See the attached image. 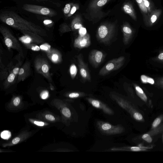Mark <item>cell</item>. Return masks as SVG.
<instances>
[{"label":"cell","mask_w":163,"mask_h":163,"mask_svg":"<svg viewBox=\"0 0 163 163\" xmlns=\"http://www.w3.org/2000/svg\"><path fill=\"white\" fill-rule=\"evenodd\" d=\"M0 20L5 24L22 31L32 32L41 36H46V30L33 23L26 21L11 11H3L0 14Z\"/></svg>","instance_id":"obj_1"},{"label":"cell","mask_w":163,"mask_h":163,"mask_svg":"<svg viewBox=\"0 0 163 163\" xmlns=\"http://www.w3.org/2000/svg\"><path fill=\"white\" fill-rule=\"evenodd\" d=\"M0 32L3 36L6 46L9 50L14 49L20 53L21 55L23 56L22 49L18 40L14 36L10 30L5 26H0Z\"/></svg>","instance_id":"obj_2"},{"label":"cell","mask_w":163,"mask_h":163,"mask_svg":"<svg viewBox=\"0 0 163 163\" xmlns=\"http://www.w3.org/2000/svg\"><path fill=\"white\" fill-rule=\"evenodd\" d=\"M22 9L30 13L50 17L55 16L58 14L53 10L36 5L25 4L23 6Z\"/></svg>","instance_id":"obj_3"},{"label":"cell","mask_w":163,"mask_h":163,"mask_svg":"<svg viewBox=\"0 0 163 163\" xmlns=\"http://www.w3.org/2000/svg\"><path fill=\"white\" fill-rule=\"evenodd\" d=\"M125 61V58L123 56L111 60L100 70L99 75L105 76L111 72L119 69L123 66Z\"/></svg>","instance_id":"obj_4"},{"label":"cell","mask_w":163,"mask_h":163,"mask_svg":"<svg viewBox=\"0 0 163 163\" xmlns=\"http://www.w3.org/2000/svg\"><path fill=\"white\" fill-rule=\"evenodd\" d=\"M34 65L38 73L42 75L49 81H52L50 73V66L47 60L42 58H36L34 62Z\"/></svg>","instance_id":"obj_5"},{"label":"cell","mask_w":163,"mask_h":163,"mask_svg":"<svg viewBox=\"0 0 163 163\" xmlns=\"http://www.w3.org/2000/svg\"><path fill=\"white\" fill-rule=\"evenodd\" d=\"M97 125L102 132L108 135L120 134L124 131V128L121 126H114L102 121H98Z\"/></svg>","instance_id":"obj_6"},{"label":"cell","mask_w":163,"mask_h":163,"mask_svg":"<svg viewBox=\"0 0 163 163\" xmlns=\"http://www.w3.org/2000/svg\"><path fill=\"white\" fill-rule=\"evenodd\" d=\"M23 36L19 38V39L24 43L39 44L43 43L44 40L41 36L38 34L28 31H22Z\"/></svg>","instance_id":"obj_7"},{"label":"cell","mask_w":163,"mask_h":163,"mask_svg":"<svg viewBox=\"0 0 163 163\" xmlns=\"http://www.w3.org/2000/svg\"><path fill=\"white\" fill-rule=\"evenodd\" d=\"M80 74L83 80L85 81L91 82V77L88 65L85 63L83 55L80 53L77 56Z\"/></svg>","instance_id":"obj_8"},{"label":"cell","mask_w":163,"mask_h":163,"mask_svg":"<svg viewBox=\"0 0 163 163\" xmlns=\"http://www.w3.org/2000/svg\"><path fill=\"white\" fill-rule=\"evenodd\" d=\"M105 56L103 52L98 50H94L91 51L89 56L90 63L93 67L97 68L103 61Z\"/></svg>","instance_id":"obj_9"},{"label":"cell","mask_w":163,"mask_h":163,"mask_svg":"<svg viewBox=\"0 0 163 163\" xmlns=\"http://www.w3.org/2000/svg\"><path fill=\"white\" fill-rule=\"evenodd\" d=\"M31 73V64L26 62L21 67L18 75L17 83L23 81Z\"/></svg>","instance_id":"obj_10"},{"label":"cell","mask_w":163,"mask_h":163,"mask_svg":"<svg viewBox=\"0 0 163 163\" xmlns=\"http://www.w3.org/2000/svg\"><path fill=\"white\" fill-rule=\"evenodd\" d=\"M91 41L89 36L86 35L84 36H80L76 39L74 42V47L75 48L81 49L88 48L90 46Z\"/></svg>","instance_id":"obj_11"},{"label":"cell","mask_w":163,"mask_h":163,"mask_svg":"<svg viewBox=\"0 0 163 163\" xmlns=\"http://www.w3.org/2000/svg\"><path fill=\"white\" fill-rule=\"evenodd\" d=\"M109 34L107 26L104 25L101 26L98 31V41L101 43H108L111 39Z\"/></svg>","instance_id":"obj_12"},{"label":"cell","mask_w":163,"mask_h":163,"mask_svg":"<svg viewBox=\"0 0 163 163\" xmlns=\"http://www.w3.org/2000/svg\"><path fill=\"white\" fill-rule=\"evenodd\" d=\"M48 58L55 63H58L62 61V55L58 50L51 48L46 52Z\"/></svg>","instance_id":"obj_13"},{"label":"cell","mask_w":163,"mask_h":163,"mask_svg":"<svg viewBox=\"0 0 163 163\" xmlns=\"http://www.w3.org/2000/svg\"><path fill=\"white\" fill-rule=\"evenodd\" d=\"M88 99L90 103L94 107L103 110L104 112L108 114L112 115L113 113L111 109L99 100H94L92 98H88Z\"/></svg>","instance_id":"obj_14"},{"label":"cell","mask_w":163,"mask_h":163,"mask_svg":"<svg viewBox=\"0 0 163 163\" xmlns=\"http://www.w3.org/2000/svg\"><path fill=\"white\" fill-rule=\"evenodd\" d=\"M162 13V11L160 9H156L151 12L147 21V24L149 26L153 25L158 19Z\"/></svg>","instance_id":"obj_15"},{"label":"cell","mask_w":163,"mask_h":163,"mask_svg":"<svg viewBox=\"0 0 163 163\" xmlns=\"http://www.w3.org/2000/svg\"><path fill=\"white\" fill-rule=\"evenodd\" d=\"M123 31L125 34L123 39V43L125 45H127L129 42L130 37L132 33V30L130 28L125 26L123 28Z\"/></svg>","instance_id":"obj_16"},{"label":"cell","mask_w":163,"mask_h":163,"mask_svg":"<svg viewBox=\"0 0 163 163\" xmlns=\"http://www.w3.org/2000/svg\"><path fill=\"white\" fill-rule=\"evenodd\" d=\"M16 77V75L13 73H10L4 83L5 88H7L11 84H13Z\"/></svg>","instance_id":"obj_17"},{"label":"cell","mask_w":163,"mask_h":163,"mask_svg":"<svg viewBox=\"0 0 163 163\" xmlns=\"http://www.w3.org/2000/svg\"><path fill=\"white\" fill-rule=\"evenodd\" d=\"M1 80L6 79L9 76L8 70L7 68L4 67V66L1 64Z\"/></svg>","instance_id":"obj_18"},{"label":"cell","mask_w":163,"mask_h":163,"mask_svg":"<svg viewBox=\"0 0 163 163\" xmlns=\"http://www.w3.org/2000/svg\"><path fill=\"white\" fill-rule=\"evenodd\" d=\"M70 73L72 79H74L78 73V68L75 64L71 65L70 69Z\"/></svg>","instance_id":"obj_19"},{"label":"cell","mask_w":163,"mask_h":163,"mask_svg":"<svg viewBox=\"0 0 163 163\" xmlns=\"http://www.w3.org/2000/svg\"><path fill=\"white\" fill-rule=\"evenodd\" d=\"M25 47L30 50L33 51H39L41 50L40 47L36 44L31 43L24 44Z\"/></svg>","instance_id":"obj_20"},{"label":"cell","mask_w":163,"mask_h":163,"mask_svg":"<svg viewBox=\"0 0 163 163\" xmlns=\"http://www.w3.org/2000/svg\"><path fill=\"white\" fill-rule=\"evenodd\" d=\"M22 64V62L21 61L19 62L18 63H17L16 65L13 68V69L12 70V71H11V73H13L15 75H16V77L18 75L19 72L20 71Z\"/></svg>","instance_id":"obj_21"},{"label":"cell","mask_w":163,"mask_h":163,"mask_svg":"<svg viewBox=\"0 0 163 163\" xmlns=\"http://www.w3.org/2000/svg\"><path fill=\"white\" fill-rule=\"evenodd\" d=\"M138 3L140 8L143 12L144 13L147 14L148 13L146 7L145 6L143 0H136Z\"/></svg>","instance_id":"obj_22"},{"label":"cell","mask_w":163,"mask_h":163,"mask_svg":"<svg viewBox=\"0 0 163 163\" xmlns=\"http://www.w3.org/2000/svg\"><path fill=\"white\" fill-rule=\"evenodd\" d=\"M162 117H158L154 120L152 126V130L156 128L160 125L162 119Z\"/></svg>","instance_id":"obj_23"},{"label":"cell","mask_w":163,"mask_h":163,"mask_svg":"<svg viewBox=\"0 0 163 163\" xmlns=\"http://www.w3.org/2000/svg\"><path fill=\"white\" fill-rule=\"evenodd\" d=\"M124 9L126 13L131 14L134 18H135L133 11L130 6L127 5H125L124 7Z\"/></svg>","instance_id":"obj_24"},{"label":"cell","mask_w":163,"mask_h":163,"mask_svg":"<svg viewBox=\"0 0 163 163\" xmlns=\"http://www.w3.org/2000/svg\"><path fill=\"white\" fill-rule=\"evenodd\" d=\"M1 136L2 138L8 140L11 136V132L9 131H4L1 132Z\"/></svg>","instance_id":"obj_25"},{"label":"cell","mask_w":163,"mask_h":163,"mask_svg":"<svg viewBox=\"0 0 163 163\" xmlns=\"http://www.w3.org/2000/svg\"><path fill=\"white\" fill-rule=\"evenodd\" d=\"M43 24L47 27L51 28L54 25V22L51 20L46 19L44 20L43 21Z\"/></svg>","instance_id":"obj_26"},{"label":"cell","mask_w":163,"mask_h":163,"mask_svg":"<svg viewBox=\"0 0 163 163\" xmlns=\"http://www.w3.org/2000/svg\"><path fill=\"white\" fill-rule=\"evenodd\" d=\"M142 138L148 143H151L153 141V139L147 133L143 135Z\"/></svg>","instance_id":"obj_27"},{"label":"cell","mask_w":163,"mask_h":163,"mask_svg":"<svg viewBox=\"0 0 163 163\" xmlns=\"http://www.w3.org/2000/svg\"><path fill=\"white\" fill-rule=\"evenodd\" d=\"M62 113L64 116L68 117H69L71 116V113L70 110L66 107H64L63 109Z\"/></svg>","instance_id":"obj_28"},{"label":"cell","mask_w":163,"mask_h":163,"mask_svg":"<svg viewBox=\"0 0 163 163\" xmlns=\"http://www.w3.org/2000/svg\"><path fill=\"white\" fill-rule=\"evenodd\" d=\"M84 93H73L69 95V97L71 98H77L83 96Z\"/></svg>","instance_id":"obj_29"},{"label":"cell","mask_w":163,"mask_h":163,"mask_svg":"<svg viewBox=\"0 0 163 163\" xmlns=\"http://www.w3.org/2000/svg\"><path fill=\"white\" fill-rule=\"evenodd\" d=\"M134 118L136 120H142L143 117L141 114L139 112H135L133 115Z\"/></svg>","instance_id":"obj_30"},{"label":"cell","mask_w":163,"mask_h":163,"mask_svg":"<svg viewBox=\"0 0 163 163\" xmlns=\"http://www.w3.org/2000/svg\"><path fill=\"white\" fill-rule=\"evenodd\" d=\"M144 4L147 9L148 12H151V6H150V3L148 0H143Z\"/></svg>","instance_id":"obj_31"},{"label":"cell","mask_w":163,"mask_h":163,"mask_svg":"<svg viewBox=\"0 0 163 163\" xmlns=\"http://www.w3.org/2000/svg\"><path fill=\"white\" fill-rule=\"evenodd\" d=\"M40 47L41 50L45 51L46 52L50 50L51 48L50 45L47 43L41 45Z\"/></svg>","instance_id":"obj_32"},{"label":"cell","mask_w":163,"mask_h":163,"mask_svg":"<svg viewBox=\"0 0 163 163\" xmlns=\"http://www.w3.org/2000/svg\"><path fill=\"white\" fill-rule=\"evenodd\" d=\"M71 10V5L69 4H66L64 7L63 12L64 14H69Z\"/></svg>","instance_id":"obj_33"},{"label":"cell","mask_w":163,"mask_h":163,"mask_svg":"<svg viewBox=\"0 0 163 163\" xmlns=\"http://www.w3.org/2000/svg\"><path fill=\"white\" fill-rule=\"evenodd\" d=\"M48 96V93L46 90H44L41 94V97L42 99L45 100L46 99Z\"/></svg>","instance_id":"obj_34"},{"label":"cell","mask_w":163,"mask_h":163,"mask_svg":"<svg viewBox=\"0 0 163 163\" xmlns=\"http://www.w3.org/2000/svg\"><path fill=\"white\" fill-rule=\"evenodd\" d=\"M79 33L80 36H84L86 35L87 31L85 28L82 27L80 29H79Z\"/></svg>","instance_id":"obj_35"},{"label":"cell","mask_w":163,"mask_h":163,"mask_svg":"<svg viewBox=\"0 0 163 163\" xmlns=\"http://www.w3.org/2000/svg\"><path fill=\"white\" fill-rule=\"evenodd\" d=\"M130 150L132 151L138 152L142 151H143L141 148L137 147H131L130 148H129Z\"/></svg>","instance_id":"obj_36"},{"label":"cell","mask_w":163,"mask_h":163,"mask_svg":"<svg viewBox=\"0 0 163 163\" xmlns=\"http://www.w3.org/2000/svg\"><path fill=\"white\" fill-rule=\"evenodd\" d=\"M20 99L18 97H16L15 98L14 101L13 103L15 106H18L20 103Z\"/></svg>","instance_id":"obj_37"},{"label":"cell","mask_w":163,"mask_h":163,"mask_svg":"<svg viewBox=\"0 0 163 163\" xmlns=\"http://www.w3.org/2000/svg\"><path fill=\"white\" fill-rule=\"evenodd\" d=\"M107 0H100L98 2L97 5L99 6H103L107 3Z\"/></svg>","instance_id":"obj_38"},{"label":"cell","mask_w":163,"mask_h":163,"mask_svg":"<svg viewBox=\"0 0 163 163\" xmlns=\"http://www.w3.org/2000/svg\"><path fill=\"white\" fill-rule=\"evenodd\" d=\"M149 78L144 75H142L141 77L142 80L144 83H148Z\"/></svg>","instance_id":"obj_39"},{"label":"cell","mask_w":163,"mask_h":163,"mask_svg":"<svg viewBox=\"0 0 163 163\" xmlns=\"http://www.w3.org/2000/svg\"><path fill=\"white\" fill-rule=\"evenodd\" d=\"M135 88L136 91V92H137V93L142 94L144 93L143 91V90L139 86H136Z\"/></svg>","instance_id":"obj_40"},{"label":"cell","mask_w":163,"mask_h":163,"mask_svg":"<svg viewBox=\"0 0 163 163\" xmlns=\"http://www.w3.org/2000/svg\"><path fill=\"white\" fill-rule=\"evenodd\" d=\"M46 118L48 120L54 121L55 120L54 117L51 115H47L46 116Z\"/></svg>","instance_id":"obj_41"},{"label":"cell","mask_w":163,"mask_h":163,"mask_svg":"<svg viewBox=\"0 0 163 163\" xmlns=\"http://www.w3.org/2000/svg\"><path fill=\"white\" fill-rule=\"evenodd\" d=\"M82 27V25L78 23L75 24L74 26V28L75 29H80Z\"/></svg>","instance_id":"obj_42"},{"label":"cell","mask_w":163,"mask_h":163,"mask_svg":"<svg viewBox=\"0 0 163 163\" xmlns=\"http://www.w3.org/2000/svg\"><path fill=\"white\" fill-rule=\"evenodd\" d=\"M20 141V139L18 137H16L12 141V143L14 144H17Z\"/></svg>","instance_id":"obj_43"},{"label":"cell","mask_w":163,"mask_h":163,"mask_svg":"<svg viewBox=\"0 0 163 163\" xmlns=\"http://www.w3.org/2000/svg\"><path fill=\"white\" fill-rule=\"evenodd\" d=\"M34 123L36 125H37L40 126H43L44 125V123L42 122H39V121H35Z\"/></svg>","instance_id":"obj_44"},{"label":"cell","mask_w":163,"mask_h":163,"mask_svg":"<svg viewBox=\"0 0 163 163\" xmlns=\"http://www.w3.org/2000/svg\"><path fill=\"white\" fill-rule=\"evenodd\" d=\"M76 10L77 8L75 6H74L72 7L70 13V14H73L75 12V11H76Z\"/></svg>","instance_id":"obj_45"},{"label":"cell","mask_w":163,"mask_h":163,"mask_svg":"<svg viewBox=\"0 0 163 163\" xmlns=\"http://www.w3.org/2000/svg\"><path fill=\"white\" fill-rule=\"evenodd\" d=\"M148 83L152 85H153L154 83V80L152 78H149L148 80Z\"/></svg>","instance_id":"obj_46"},{"label":"cell","mask_w":163,"mask_h":163,"mask_svg":"<svg viewBox=\"0 0 163 163\" xmlns=\"http://www.w3.org/2000/svg\"><path fill=\"white\" fill-rule=\"evenodd\" d=\"M158 58L161 60L163 59V53L159 55Z\"/></svg>","instance_id":"obj_47"},{"label":"cell","mask_w":163,"mask_h":163,"mask_svg":"<svg viewBox=\"0 0 163 163\" xmlns=\"http://www.w3.org/2000/svg\"><path fill=\"white\" fill-rule=\"evenodd\" d=\"M36 1H47L48 0H36Z\"/></svg>","instance_id":"obj_48"},{"label":"cell","mask_w":163,"mask_h":163,"mask_svg":"<svg viewBox=\"0 0 163 163\" xmlns=\"http://www.w3.org/2000/svg\"><path fill=\"white\" fill-rule=\"evenodd\" d=\"M162 139H163V135Z\"/></svg>","instance_id":"obj_49"}]
</instances>
